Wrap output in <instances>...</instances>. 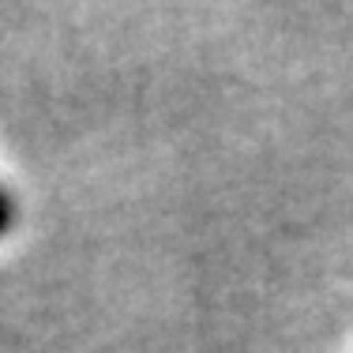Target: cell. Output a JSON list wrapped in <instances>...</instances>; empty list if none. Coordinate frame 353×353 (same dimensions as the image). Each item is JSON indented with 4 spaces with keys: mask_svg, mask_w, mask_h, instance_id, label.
Masks as SVG:
<instances>
[{
    "mask_svg": "<svg viewBox=\"0 0 353 353\" xmlns=\"http://www.w3.org/2000/svg\"><path fill=\"white\" fill-rule=\"evenodd\" d=\"M12 222H15V203H12V196L0 188V237L12 230Z\"/></svg>",
    "mask_w": 353,
    "mask_h": 353,
    "instance_id": "6da1fadb",
    "label": "cell"
}]
</instances>
